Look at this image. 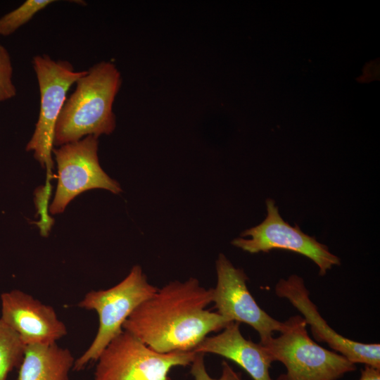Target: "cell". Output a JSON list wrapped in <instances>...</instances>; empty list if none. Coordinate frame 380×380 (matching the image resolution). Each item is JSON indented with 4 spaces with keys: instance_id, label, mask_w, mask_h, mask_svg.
<instances>
[{
    "instance_id": "cell-1",
    "label": "cell",
    "mask_w": 380,
    "mask_h": 380,
    "mask_svg": "<svg viewBox=\"0 0 380 380\" xmlns=\"http://www.w3.org/2000/svg\"><path fill=\"white\" fill-rule=\"evenodd\" d=\"M212 300L213 288L201 286L197 279L172 281L142 302L122 329L160 353L194 351L208 334L230 323L206 310Z\"/></svg>"
},
{
    "instance_id": "cell-2",
    "label": "cell",
    "mask_w": 380,
    "mask_h": 380,
    "mask_svg": "<svg viewBox=\"0 0 380 380\" xmlns=\"http://www.w3.org/2000/svg\"><path fill=\"white\" fill-rule=\"evenodd\" d=\"M121 84L120 72L111 62L101 61L86 70L65 101L56 122L53 146L111 134L116 127L113 105Z\"/></svg>"
},
{
    "instance_id": "cell-3",
    "label": "cell",
    "mask_w": 380,
    "mask_h": 380,
    "mask_svg": "<svg viewBox=\"0 0 380 380\" xmlns=\"http://www.w3.org/2000/svg\"><path fill=\"white\" fill-rule=\"evenodd\" d=\"M284 322V329L277 337L261 343L273 362L279 361L286 368L276 380H337L357 369L355 364L343 355L314 341L301 315Z\"/></svg>"
},
{
    "instance_id": "cell-4",
    "label": "cell",
    "mask_w": 380,
    "mask_h": 380,
    "mask_svg": "<svg viewBox=\"0 0 380 380\" xmlns=\"http://www.w3.org/2000/svg\"><path fill=\"white\" fill-rule=\"evenodd\" d=\"M157 290V287L148 283L141 267L135 265L115 286L88 292L78 306L97 312L99 328L91 345L75 360L73 370H82L90 362L96 361L108 343L122 332L123 324L131 313Z\"/></svg>"
},
{
    "instance_id": "cell-5",
    "label": "cell",
    "mask_w": 380,
    "mask_h": 380,
    "mask_svg": "<svg viewBox=\"0 0 380 380\" xmlns=\"http://www.w3.org/2000/svg\"><path fill=\"white\" fill-rule=\"evenodd\" d=\"M32 64L39 85L40 106L35 129L25 149L33 151L34 158L46 169L49 183L53 165L51 156L56 122L68 91L86 70L77 71L68 61L54 60L46 54L34 56Z\"/></svg>"
},
{
    "instance_id": "cell-6",
    "label": "cell",
    "mask_w": 380,
    "mask_h": 380,
    "mask_svg": "<svg viewBox=\"0 0 380 380\" xmlns=\"http://www.w3.org/2000/svg\"><path fill=\"white\" fill-rule=\"evenodd\" d=\"M196 353H158L128 331L113 338L97 358L94 380H171L170 370L191 365Z\"/></svg>"
},
{
    "instance_id": "cell-7",
    "label": "cell",
    "mask_w": 380,
    "mask_h": 380,
    "mask_svg": "<svg viewBox=\"0 0 380 380\" xmlns=\"http://www.w3.org/2000/svg\"><path fill=\"white\" fill-rule=\"evenodd\" d=\"M98 146V137L90 135L53 148L58 177L55 196L50 205L51 213H63L75 197L85 191L103 189L115 194L122 191L119 183L101 168Z\"/></svg>"
},
{
    "instance_id": "cell-8",
    "label": "cell",
    "mask_w": 380,
    "mask_h": 380,
    "mask_svg": "<svg viewBox=\"0 0 380 380\" xmlns=\"http://www.w3.org/2000/svg\"><path fill=\"white\" fill-rule=\"evenodd\" d=\"M267 216L258 225L245 230L232 244L250 253H267L273 249L287 250L312 260L319 268V275L324 276L334 266L340 265V258L331 253L327 246L315 237L302 232L284 221L272 199L266 201Z\"/></svg>"
},
{
    "instance_id": "cell-9",
    "label": "cell",
    "mask_w": 380,
    "mask_h": 380,
    "mask_svg": "<svg viewBox=\"0 0 380 380\" xmlns=\"http://www.w3.org/2000/svg\"><path fill=\"white\" fill-rule=\"evenodd\" d=\"M217 284L213 288V300L217 312L228 322H243L253 328L263 343L281 332L284 322L278 321L263 310L247 287L248 277L242 269L234 266L222 253L215 263Z\"/></svg>"
},
{
    "instance_id": "cell-10",
    "label": "cell",
    "mask_w": 380,
    "mask_h": 380,
    "mask_svg": "<svg viewBox=\"0 0 380 380\" xmlns=\"http://www.w3.org/2000/svg\"><path fill=\"white\" fill-rule=\"evenodd\" d=\"M274 293L277 297L288 300L302 315L316 341L326 343L334 351L354 364L380 368V344L355 341L334 330L311 300L310 291L301 277L293 274L287 279H279L274 286Z\"/></svg>"
},
{
    "instance_id": "cell-11",
    "label": "cell",
    "mask_w": 380,
    "mask_h": 380,
    "mask_svg": "<svg viewBox=\"0 0 380 380\" xmlns=\"http://www.w3.org/2000/svg\"><path fill=\"white\" fill-rule=\"evenodd\" d=\"M0 319L27 345L50 344L67 334L55 310L22 291L1 294Z\"/></svg>"
},
{
    "instance_id": "cell-12",
    "label": "cell",
    "mask_w": 380,
    "mask_h": 380,
    "mask_svg": "<svg viewBox=\"0 0 380 380\" xmlns=\"http://www.w3.org/2000/svg\"><path fill=\"white\" fill-rule=\"evenodd\" d=\"M240 323L230 322L221 332L205 337L194 350L196 353H213L235 362L253 380H272L270 368L273 360L260 343L242 335Z\"/></svg>"
},
{
    "instance_id": "cell-13",
    "label": "cell",
    "mask_w": 380,
    "mask_h": 380,
    "mask_svg": "<svg viewBox=\"0 0 380 380\" xmlns=\"http://www.w3.org/2000/svg\"><path fill=\"white\" fill-rule=\"evenodd\" d=\"M75 358L56 343L26 346L18 380H69Z\"/></svg>"
},
{
    "instance_id": "cell-14",
    "label": "cell",
    "mask_w": 380,
    "mask_h": 380,
    "mask_svg": "<svg viewBox=\"0 0 380 380\" xmlns=\"http://www.w3.org/2000/svg\"><path fill=\"white\" fill-rule=\"evenodd\" d=\"M26 346L19 336L0 319V380H6L20 365Z\"/></svg>"
},
{
    "instance_id": "cell-15",
    "label": "cell",
    "mask_w": 380,
    "mask_h": 380,
    "mask_svg": "<svg viewBox=\"0 0 380 380\" xmlns=\"http://www.w3.org/2000/svg\"><path fill=\"white\" fill-rule=\"evenodd\" d=\"M56 2L53 0H27L0 18V35L8 37L28 23L40 11Z\"/></svg>"
},
{
    "instance_id": "cell-16",
    "label": "cell",
    "mask_w": 380,
    "mask_h": 380,
    "mask_svg": "<svg viewBox=\"0 0 380 380\" xmlns=\"http://www.w3.org/2000/svg\"><path fill=\"white\" fill-rule=\"evenodd\" d=\"M13 68L7 49L0 44V102L14 98L17 90L13 81Z\"/></svg>"
},
{
    "instance_id": "cell-17",
    "label": "cell",
    "mask_w": 380,
    "mask_h": 380,
    "mask_svg": "<svg viewBox=\"0 0 380 380\" xmlns=\"http://www.w3.org/2000/svg\"><path fill=\"white\" fill-rule=\"evenodd\" d=\"M190 373L195 380H241L239 374L236 373L226 361L222 362V372L218 379L212 378L207 372L204 364V354L196 353L191 363Z\"/></svg>"
},
{
    "instance_id": "cell-18",
    "label": "cell",
    "mask_w": 380,
    "mask_h": 380,
    "mask_svg": "<svg viewBox=\"0 0 380 380\" xmlns=\"http://www.w3.org/2000/svg\"><path fill=\"white\" fill-rule=\"evenodd\" d=\"M359 380H380V368L365 365Z\"/></svg>"
},
{
    "instance_id": "cell-19",
    "label": "cell",
    "mask_w": 380,
    "mask_h": 380,
    "mask_svg": "<svg viewBox=\"0 0 380 380\" xmlns=\"http://www.w3.org/2000/svg\"><path fill=\"white\" fill-rule=\"evenodd\" d=\"M241 380H242V379H241Z\"/></svg>"
}]
</instances>
